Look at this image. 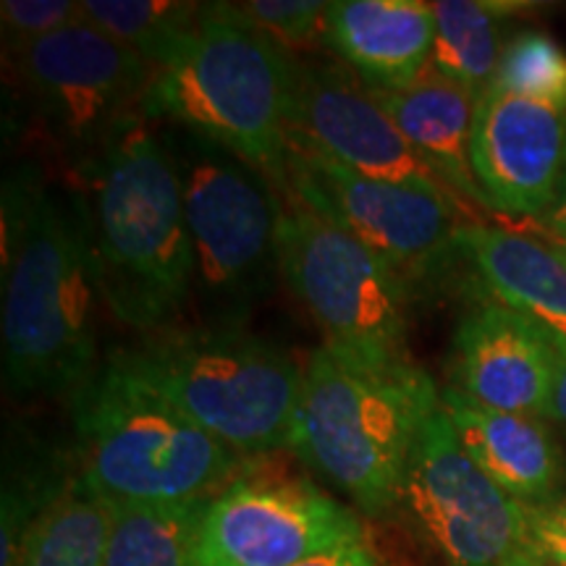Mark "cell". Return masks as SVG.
I'll use <instances>...</instances> for the list:
<instances>
[{"label": "cell", "mask_w": 566, "mask_h": 566, "mask_svg": "<svg viewBox=\"0 0 566 566\" xmlns=\"http://www.w3.org/2000/svg\"><path fill=\"white\" fill-rule=\"evenodd\" d=\"M399 512L446 566H509L527 543L525 506L472 462L443 409L412 446Z\"/></svg>", "instance_id": "12"}, {"label": "cell", "mask_w": 566, "mask_h": 566, "mask_svg": "<svg viewBox=\"0 0 566 566\" xmlns=\"http://www.w3.org/2000/svg\"><path fill=\"white\" fill-rule=\"evenodd\" d=\"M34 124L69 160L71 174L103 150L153 80V66L87 19L13 55Z\"/></svg>", "instance_id": "9"}, {"label": "cell", "mask_w": 566, "mask_h": 566, "mask_svg": "<svg viewBox=\"0 0 566 566\" xmlns=\"http://www.w3.org/2000/svg\"><path fill=\"white\" fill-rule=\"evenodd\" d=\"M546 239H548V244L554 247V250L566 260V242H562V239H551V237H546Z\"/></svg>", "instance_id": "33"}, {"label": "cell", "mask_w": 566, "mask_h": 566, "mask_svg": "<svg viewBox=\"0 0 566 566\" xmlns=\"http://www.w3.org/2000/svg\"><path fill=\"white\" fill-rule=\"evenodd\" d=\"M365 535L359 514L313 480L250 464L205 504L195 566H294Z\"/></svg>", "instance_id": "10"}, {"label": "cell", "mask_w": 566, "mask_h": 566, "mask_svg": "<svg viewBox=\"0 0 566 566\" xmlns=\"http://www.w3.org/2000/svg\"><path fill=\"white\" fill-rule=\"evenodd\" d=\"M391 122L467 205L488 208L472 168L480 97L430 66L405 87H370Z\"/></svg>", "instance_id": "18"}, {"label": "cell", "mask_w": 566, "mask_h": 566, "mask_svg": "<svg viewBox=\"0 0 566 566\" xmlns=\"http://www.w3.org/2000/svg\"><path fill=\"white\" fill-rule=\"evenodd\" d=\"M558 344L504 304L470 310L451 342L454 388L480 405L548 420Z\"/></svg>", "instance_id": "15"}, {"label": "cell", "mask_w": 566, "mask_h": 566, "mask_svg": "<svg viewBox=\"0 0 566 566\" xmlns=\"http://www.w3.org/2000/svg\"><path fill=\"white\" fill-rule=\"evenodd\" d=\"M294 87L286 48L242 6L208 3L192 34L153 71L139 111L229 147L286 192Z\"/></svg>", "instance_id": "2"}, {"label": "cell", "mask_w": 566, "mask_h": 566, "mask_svg": "<svg viewBox=\"0 0 566 566\" xmlns=\"http://www.w3.org/2000/svg\"><path fill=\"white\" fill-rule=\"evenodd\" d=\"M537 223H541V229L546 231V237L566 242V174L562 179V187H558L554 205H551L546 216L537 218Z\"/></svg>", "instance_id": "31"}, {"label": "cell", "mask_w": 566, "mask_h": 566, "mask_svg": "<svg viewBox=\"0 0 566 566\" xmlns=\"http://www.w3.org/2000/svg\"><path fill=\"white\" fill-rule=\"evenodd\" d=\"M441 388L417 363L367 365L321 346L310 354L294 415L292 451L367 516L401 509V488Z\"/></svg>", "instance_id": "4"}, {"label": "cell", "mask_w": 566, "mask_h": 566, "mask_svg": "<svg viewBox=\"0 0 566 566\" xmlns=\"http://www.w3.org/2000/svg\"><path fill=\"white\" fill-rule=\"evenodd\" d=\"M457 250L475 265L495 302L566 344V260L548 242L488 223H464Z\"/></svg>", "instance_id": "19"}, {"label": "cell", "mask_w": 566, "mask_h": 566, "mask_svg": "<svg viewBox=\"0 0 566 566\" xmlns=\"http://www.w3.org/2000/svg\"><path fill=\"white\" fill-rule=\"evenodd\" d=\"M525 548L546 566H566V499L525 506Z\"/></svg>", "instance_id": "28"}, {"label": "cell", "mask_w": 566, "mask_h": 566, "mask_svg": "<svg viewBox=\"0 0 566 566\" xmlns=\"http://www.w3.org/2000/svg\"><path fill=\"white\" fill-rule=\"evenodd\" d=\"M433 66L446 80L462 84L472 95L483 97L499 76L504 59L501 19L506 9L480 0H438Z\"/></svg>", "instance_id": "21"}, {"label": "cell", "mask_w": 566, "mask_h": 566, "mask_svg": "<svg viewBox=\"0 0 566 566\" xmlns=\"http://www.w3.org/2000/svg\"><path fill=\"white\" fill-rule=\"evenodd\" d=\"M493 87L566 111V53L546 32H520L506 42Z\"/></svg>", "instance_id": "25"}, {"label": "cell", "mask_w": 566, "mask_h": 566, "mask_svg": "<svg viewBox=\"0 0 566 566\" xmlns=\"http://www.w3.org/2000/svg\"><path fill=\"white\" fill-rule=\"evenodd\" d=\"M80 478L66 475L59 464L55 451L40 446L6 449V475H3V520H0V566H11L17 558L21 541L30 533L34 520L53 504L66 488Z\"/></svg>", "instance_id": "24"}, {"label": "cell", "mask_w": 566, "mask_h": 566, "mask_svg": "<svg viewBox=\"0 0 566 566\" xmlns=\"http://www.w3.org/2000/svg\"><path fill=\"white\" fill-rule=\"evenodd\" d=\"M103 302L82 202L42 187L3 260V386L19 401L74 399L97 370Z\"/></svg>", "instance_id": "3"}, {"label": "cell", "mask_w": 566, "mask_h": 566, "mask_svg": "<svg viewBox=\"0 0 566 566\" xmlns=\"http://www.w3.org/2000/svg\"><path fill=\"white\" fill-rule=\"evenodd\" d=\"M208 3L179 0H82L84 19L150 63L153 71L200 24Z\"/></svg>", "instance_id": "23"}, {"label": "cell", "mask_w": 566, "mask_h": 566, "mask_svg": "<svg viewBox=\"0 0 566 566\" xmlns=\"http://www.w3.org/2000/svg\"><path fill=\"white\" fill-rule=\"evenodd\" d=\"M509 566H546V564H543L541 558H535L533 554H530L527 548H522L520 554L512 558V564H509Z\"/></svg>", "instance_id": "32"}, {"label": "cell", "mask_w": 566, "mask_h": 566, "mask_svg": "<svg viewBox=\"0 0 566 566\" xmlns=\"http://www.w3.org/2000/svg\"><path fill=\"white\" fill-rule=\"evenodd\" d=\"M292 139L370 179L430 189L470 208L396 129L370 87L346 66L296 63Z\"/></svg>", "instance_id": "13"}, {"label": "cell", "mask_w": 566, "mask_h": 566, "mask_svg": "<svg viewBox=\"0 0 566 566\" xmlns=\"http://www.w3.org/2000/svg\"><path fill=\"white\" fill-rule=\"evenodd\" d=\"M82 19V0H3L0 21H3L6 53L13 59L32 42L66 30Z\"/></svg>", "instance_id": "27"}, {"label": "cell", "mask_w": 566, "mask_h": 566, "mask_svg": "<svg viewBox=\"0 0 566 566\" xmlns=\"http://www.w3.org/2000/svg\"><path fill=\"white\" fill-rule=\"evenodd\" d=\"M208 501L113 506L105 566H195Z\"/></svg>", "instance_id": "22"}, {"label": "cell", "mask_w": 566, "mask_h": 566, "mask_svg": "<svg viewBox=\"0 0 566 566\" xmlns=\"http://www.w3.org/2000/svg\"><path fill=\"white\" fill-rule=\"evenodd\" d=\"M113 352L239 457L292 449L304 370L268 338L242 325H168Z\"/></svg>", "instance_id": "6"}, {"label": "cell", "mask_w": 566, "mask_h": 566, "mask_svg": "<svg viewBox=\"0 0 566 566\" xmlns=\"http://www.w3.org/2000/svg\"><path fill=\"white\" fill-rule=\"evenodd\" d=\"M113 504L76 478L42 512L11 566H105Z\"/></svg>", "instance_id": "20"}, {"label": "cell", "mask_w": 566, "mask_h": 566, "mask_svg": "<svg viewBox=\"0 0 566 566\" xmlns=\"http://www.w3.org/2000/svg\"><path fill=\"white\" fill-rule=\"evenodd\" d=\"M103 304L132 328H168L192 294L195 252L158 124L132 113L74 171Z\"/></svg>", "instance_id": "1"}, {"label": "cell", "mask_w": 566, "mask_h": 566, "mask_svg": "<svg viewBox=\"0 0 566 566\" xmlns=\"http://www.w3.org/2000/svg\"><path fill=\"white\" fill-rule=\"evenodd\" d=\"M195 252L192 294L210 325H242L281 273L283 192L252 163L202 134L158 124Z\"/></svg>", "instance_id": "7"}, {"label": "cell", "mask_w": 566, "mask_h": 566, "mask_svg": "<svg viewBox=\"0 0 566 566\" xmlns=\"http://www.w3.org/2000/svg\"><path fill=\"white\" fill-rule=\"evenodd\" d=\"M286 192L344 226L405 281L430 273L457 250L464 223H483L451 197L370 179L296 139L289 145Z\"/></svg>", "instance_id": "11"}, {"label": "cell", "mask_w": 566, "mask_h": 566, "mask_svg": "<svg viewBox=\"0 0 566 566\" xmlns=\"http://www.w3.org/2000/svg\"><path fill=\"white\" fill-rule=\"evenodd\" d=\"M548 420H554L566 430V344H558L556 352V375L554 388H551Z\"/></svg>", "instance_id": "30"}, {"label": "cell", "mask_w": 566, "mask_h": 566, "mask_svg": "<svg viewBox=\"0 0 566 566\" xmlns=\"http://www.w3.org/2000/svg\"><path fill=\"white\" fill-rule=\"evenodd\" d=\"M294 566H394L388 558L380 554L378 548L367 541V535L363 541L346 543V546L323 551V554L304 558V562L294 564Z\"/></svg>", "instance_id": "29"}, {"label": "cell", "mask_w": 566, "mask_h": 566, "mask_svg": "<svg viewBox=\"0 0 566 566\" xmlns=\"http://www.w3.org/2000/svg\"><path fill=\"white\" fill-rule=\"evenodd\" d=\"M441 409L472 462L516 504L564 499L566 459L543 417L485 407L454 386L441 388Z\"/></svg>", "instance_id": "16"}, {"label": "cell", "mask_w": 566, "mask_h": 566, "mask_svg": "<svg viewBox=\"0 0 566 566\" xmlns=\"http://www.w3.org/2000/svg\"><path fill=\"white\" fill-rule=\"evenodd\" d=\"M82 483L124 504L212 499L250 467L139 380L116 352L71 399Z\"/></svg>", "instance_id": "5"}, {"label": "cell", "mask_w": 566, "mask_h": 566, "mask_svg": "<svg viewBox=\"0 0 566 566\" xmlns=\"http://www.w3.org/2000/svg\"><path fill=\"white\" fill-rule=\"evenodd\" d=\"M472 168L488 208L543 218L566 174V111L491 87L478 103Z\"/></svg>", "instance_id": "14"}, {"label": "cell", "mask_w": 566, "mask_h": 566, "mask_svg": "<svg viewBox=\"0 0 566 566\" xmlns=\"http://www.w3.org/2000/svg\"><path fill=\"white\" fill-rule=\"evenodd\" d=\"M325 42L367 87H405L433 63V3L338 0L331 3Z\"/></svg>", "instance_id": "17"}, {"label": "cell", "mask_w": 566, "mask_h": 566, "mask_svg": "<svg viewBox=\"0 0 566 566\" xmlns=\"http://www.w3.org/2000/svg\"><path fill=\"white\" fill-rule=\"evenodd\" d=\"M239 6L286 51H304L328 40L331 3L323 0H252Z\"/></svg>", "instance_id": "26"}, {"label": "cell", "mask_w": 566, "mask_h": 566, "mask_svg": "<svg viewBox=\"0 0 566 566\" xmlns=\"http://www.w3.org/2000/svg\"><path fill=\"white\" fill-rule=\"evenodd\" d=\"M281 273L325 346L367 365L415 363L409 354L407 281L344 226L283 195Z\"/></svg>", "instance_id": "8"}]
</instances>
